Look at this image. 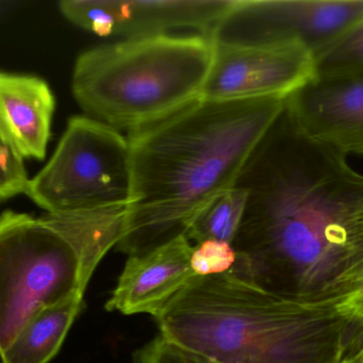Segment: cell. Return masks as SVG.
Returning a JSON list of instances; mask_svg holds the SVG:
<instances>
[{
  "instance_id": "9c48e42d",
  "label": "cell",
  "mask_w": 363,
  "mask_h": 363,
  "mask_svg": "<svg viewBox=\"0 0 363 363\" xmlns=\"http://www.w3.org/2000/svg\"><path fill=\"white\" fill-rule=\"evenodd\" d=\"M285 112L307 138L363 155V70L315 75L286 98Z\"/></svg>"
},
{
  "instance_id": "6da1fadb",
  "label": "cell",
  "mask_w": 363,
  "mask_h": 363,
  "mask_svg": "<svg viewBox=\"0 0 363 363\" xmlns=\"http://www.w3.org/2000/svg\"><path fill=\"white\" fill-rule=\"evenodd\" d=\"M235 276L279 298L338 307L363 286V174L284 110L239 177Z\"/></svg>"
},
{
  "instance_id": "ac0fdd59",
  "label": "cell",
  "mask_w": 363,
  "mask_h": 363,
  "mask_svg": "<svg viewBox=\"0 0 363 363\" xmlns=\"http://www.w3.org/2000/svg\"><path fill=\"white\" fill-rule=\"evenodd\" d=\"M136 363H217L159 337L145 345L135 356Z\"/></svg>"
},
{
  "instance_id": "277c9868",
  "label": "cell",
  "mask_w": 363,
  "mask_h": 363,
  "mask_svg": "<svg viewBox=\"0 0 363 363\" xmlns=\"http://www.w3.org/2000/svg\"><path fill=\"white\" fill-rule=\"evenodd\" d=\"M127 208L0 215V355L36 313L84 296L123 238Z\"/></svg>"
},
{
  "instance_id": "9a60e30c",
  "label": "cell",
  "mask_w": 363,
  "mask_h": 363,
  "mask_svg": "<svg viewBox=\"0 0 363 363\" xmlns=\"http://www.w3.org/2000/svg\"><path fill=\"white\" fill-rule=\"evenodd\" d=\"M315 75L363 70V19L315 55Z\"/></svg>"
},
{
  "instance_id": "30bf717a",
  "label": "cell",
  "mask_w": 363,
  "mask_h": 363,
  "mask_svg": "<svg viewBox=\"0 0 363 363\" xmlns=\"http://www.w3.org/2000/svg\"><path fill=\"white\" fill-rule=\"evenodd\" d=\"M235 0H93L83 19L87 31L99 36L128 38L169 34L172 30H199L211 36Z\"/></svg>"
},
{
  "instance_id": "5b68a950",
  "label": "cell",
  "mask_w": 363,
  "mask_h": 363,
  "mask_svg": "<svg viewBox=\"0 0 363 363\" xmlns=\"http://www.w3.org/2000/svg\"><path fill=\"white\" fill-rule=\"evenodd\" d=\"M213 57L208 36L128 38L79 55L72 94L87 117L134 131L200 100Z\"/></svg>"
},
{
  "instance_id": "5bb4252c",
  "label": "cell",
  "mask_w": 363,
  "mask_h": 363,
  "mask_svg": "<svg viewBox=\"0 0 363 363\" xmlns=\"http://www.w3.org/2000/svg\"><path fill=\"white\" fill-rule=\"evenodd\" d=\"M247 193L235 185L222 192L204 207L194 220L186 237L194 245L206 240L224 241L233 244L247 207Z\"/></svg>"
},
{
  "instance_id": "d6986e66",
  "label": "cell",
  "mask_w": 363,
  "mask_h": 363,
  "mask_svg": "<svg viewBox=\"0 0 363 363\" xmlns=\"http://www.w3.org/2000/svg\"><path fill=\"white\" fill-rule=\"evenodd\" d=\"M337 309L345 317L363 326V286L349 296L340 306L337 307Z\"/></svg>"
},
{
  "instance_id": "ba28073f",
  "label": "cell",
  "mask_w": 363,
  "mask_h": 363,
  "mask_svg": "<svg viewBox=\"0 0 363 363\" xmlns=\"http://www.w3.org/2000/svg\"><path fill=\"white\" fill-rule=\"evenodd\" d=\"M213 42V63L201 99H286L315 74V55L298 40Z\"/></svg>"
},
{
  "instance_id": "7c38bea8",
  "label": "cell",
  "mask_w": 363,
  "mask_h": 363,
  "mask_svg": "<svg viewBox=\"0 0 363 363\" xmlns=\"http://www.w3.org/2000/svg\"><path fill=\"white\" fill-rule=\"evenodd\" d=\"M55 107L46 81L0 72V136L23 161L46 156Z\"/></svg>"
},
{
  "instance_id": "52a82bcc",
  "label": "cell",
  "mask_w": 363,
  "mask_h": 363,
  "mask_svg": "<svg viewBox=\"0 0 363 363\" xmlns=\"http://www.w3.org/2000/svg\"><path fill=\"white\" fill-rule=\"evenodd\" d=\"M363 19V0H235L209 38L216 42L298 40L313 55Z\"/></svg>"
},
{
  "instance_id": "8fae6325",
  "label": "cell",
  "mask_w": 363,
  "mask_h": 363,
  "mask_svg": "<svg viewBox=\"0 0 363 363\" xmlns=\"http://www.w3.org/2000/svg\"><path fill=\"white\" fill-rule=\"evenodd\" d=\"M192 249L187 237L181 236L144 255L130 256L106 310L157 318L196 278L190 266Z\"/></svg>"
},
{
  "instance_id": "8992f818",
  "label": "cell",
  "mask_w": 363,
  "mask_h": 363,
  "mask_svg": "<svg viewBox=\"0 0 363 363\" xmlns=\"http://www.w3.org/2000/svg\"><path fill=\"white\" fill-rule=\"evenodd\" d=\"M25 195L47 213L128 207L129 141L87 115L72 117L48 163L29 179Z\"/></svg>"
},
{
  "instance_id": "4fadbf2b",
  "label": "cell",
  "mask_w": 363,
  "mask_h": 363,
  "mask_svg": "<svg viewBox=\"0 0 363 363\" xmlns=\"http://www.w3.org/2000/svg\"><path fill=\"white\" fill-rule=\"evenodd\" d=\"M83 296H77L36 313L19 330L1 363H48L61 349L80 313Z\"/></svg>"
},
{
  "instance_id": "e0dca14e",
  "label": "cell",
  "mask_w": 363,
  "mask_h": 363,
  "mask_svg": "<svg viewBox=\"0 0 363 363\" xmlns=\"http://www.w3.org/2000/svg\"><path fill=\"white\" fill-rule=\"evenodd\" d=\"M23 162L0 136V202L26 194L30 178Z\"/></svg>"
},
{
  "instance_id": "7a4b0ae2",
  "label": "cell",
  "mask_w": 363,
  "mask_h": 363,
  "mask_svg": "<svg viewBox=\"0 0 363 363\" xmlns=\"http://www.w3.org/2000/svg\"><path fill=\"white\" fill-rule=\"evenodd\" d=\"M286 99H200L129 132L131 195L118 247L140 256L186 236L216 196L234 188L285 110Z\"/></svg>"
},
{
  "instance_id": "3957f363",
  "label": "cell",
  "mask_w": 363,
  "mask_h": 363,
  "mask_svg": "<svg viewBox=\"0 0 363 363\" xmlns=\"http://www.w3.org/2000/svg\"><path fill=\"white\" fill-rule=\"evenodd\" d=\"M161 336L217 363H363V326L230 272L199 277L155 318Z\"/></svg>"
},
{
  "instance_id": "2e32d148",
  "label": "cell",
  "mask_w": 363,
  "mask_h": 363,
  "mask_svg": "<svg viewBox=\"0 0 363 363\" xmlns=\"http://www.w3.org/2000/svg\"><path fill=\"white\" fill-rule=\"evenodd\" d=\"M236 260L233 244L224 241L206 240L194 245L190 266L196 276H215L230 272Z\"/></svg>"
}]
</instances>
